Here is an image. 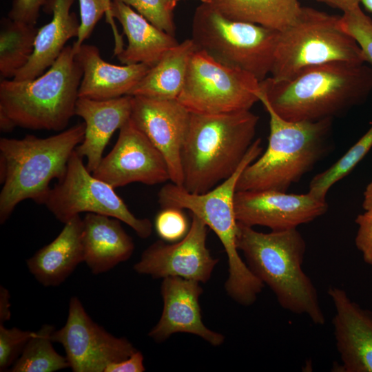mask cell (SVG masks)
<instances>
[{
    "instance_id": "30",
    "label": "cell",
    "mask_w": 372,
    "mask_h": 372,
    "mask_svg": "<svg viewBox=\"0 0 372 372\" xmlns=\"http://www.w3.org/2000/svg\"><path fill=\"white\" fill-rule=\"evenodd\" d=\"M130 6L159 29L175 36L174 10L171 0H115Z\"/></svg>"
},
{
    "instance_id": "32",
    "label": "cell",
    "mask_w": 372,
    "mask_h": 372,
    "mask_svg": "<svg viewBox=\"0 0 372 372\" xmlns=\"http://www.w3.org/2000/svg\"><path fill=\"white\" fill-rule=\"evenodd\" d=\"M81 21L76 41L72 47L75 52L93 31L96 24L105 14L114 33L118 31L114 21L110 18L108 9L102 0H79Z\"/></svg>"
},
{
    "instance_id": "11",
    "label": "cell",
    "mask_w": 372,
    "mask_h": 372,
    "mask_svg": "<svg viewBox=\"0 0 372 372\" xmlns=\"http://www.w3.org/2000/svg\"><path fill=\"white\" fill-rule=\"evenodd\" d=\"M74 150L63 178L50 189L44 205L63 223L83 212L119 219L141 238H148L152 224L130 211L125 202L108 183L95 177Z\"/></svg>"
},
{
    "instance_id": "22",
    "label": "cell",
    "mask_w": 372,
    "mask_h": 372,
    "mask_svg": "<svg viewBox=\"0 0 372 372\" xmlns=\"http://www.w3.org/2000/svg\"><path fill=\"white\" fill-rule=\"evenodd\" d=\"M121 222L94 213H87L83 218L84 262L92 273L107 272L132 256L134 244Z\"/></svg>"
},
{
    "instance_id": "43",
    "label": "cell",
    "mask_w": 372,
    "mask_h": 372,
    "mask_svg": "<svg viewBox=\"0 0 372 372\" xmlns=\"http://www.w3.org/2000/svg\"><path fill=\"white\" fill-rule=\"evenodd\" d=\"M102 1L105 3V6H107V8L108 9L110 18L112 20H114V17H112V12H111L112 0H102Z\"/></svg>"
},
{
    "instance_id": "4",
    "label": "cell",
    "mask_w": 372,
    "mask_h": 372,
    "mask_svg": "<svg viewBox=\"0 0 372 372\" xmlns=\"http://www.w3.org/2000/svg\"><path fill=\"white\" fill-rule=\"evenodd\" d=\"M258 121L250 110L191 113L181 153L183 187L204 193L231 176L254 141Z\"/></svg>"
},
{
    "instance_id": "2",
    "label": "cell",
    "mask_w": 372,
    "mask_h": 372,
    "mask_svg": "<svg viewBox=\"0 0 372 372\" xmlns=\"http://www.w3.org/2000/svg\"><path fill=\"white\" fill-rule=\"evenodd\" d=\"M236 244L249 269L284 309L324 324L317 289L302 269L306 242L297 228L262 233L238 222Z\"/></svg>"
},
{
    "instance_id": "40",
    "label": "cell",
    "mask_w": 372,
    "mask_h": 372,
    "mask_svg": "<svg viewBox=\"0 0 372 372\" xmlns=\"http://www.w3.org/2000/svg\"><path fill=\"white\" fill-rule=\"evenodd\" d=\"M15 127L16 124L13 120L1 109H0V130L3 132H10Z\"/></svg>"
},
{
    "instance_id": "19",
    "label": "cell",
    "mask_w": 372,
    "mask_h": 372,
    "mask_svg": "<svg viewBox=\"0 0 372 372\" xmlns=\"http://www.w3.org/2000/svg\"><path fill=\"white\" fill-rule=\"evenodd\" d=\"M132 101L133 96L130 95L106 100L77 99L74 114L83 119L85 134L75 150L87 158L86 167L90 172L100 164L114 132L130 119Z\"/></svg>"
},
{
    "instance_id": "5",
    "label": "cell",
    "mask_w": 372,
    "mask_h": 372,
    "mask_svg": "<svg viewBox=\"0 0 372 372\" xmlns=\"http://www.w3.org/2000/svg\"><path fill=\"white\" fill-rule=\"evenodd\" d=\"M262 152L261 139L257 138L236 172L208 192L192 193L171 182L162 187L158 194V201L162 208L188 209L215 232L227 256L229 274L225 289L231 298L244 306L254 303L265 285L239 255L234 198L240 176Z\"/></svg>"
},
{
    "instance_id": "24",
    "label": "cell",
    "mask_w": 372,
    "mask_h": 372,
    "mask_svg": "<svg viewBox=\"0 0 372 372\" xmlns=\"http://www.w3.org/2000/svg\"><path fill=\"white\" fill-rule=\"evenodd\" d=\"M111 12L127 39V45L116 55L124 65L143 63L152 68L179 44L175 36L159 29L123 2L112 0Z\"/></svg>"
},
{
    "instance_id": "36",
    "label": "cell",
    "mask_w": 372,
    "mask_h": 372,
    "mask_svg": "<svg viewBox=\"0 0 372 372\" xmlns=\"http://www.w3.org/2000/svg\"><path fill=\"white\" fill-rule=\"evenodd\" d=\"M47 0H13L8 12L10 19L35 25L39 16V10Z\"/></svg>"
},
{
    "instance_id": "44",
    "label": "cell",
    "mask_w": 372,
    "mask_h": 372,
    "mask_svg": "<svg viewBox=\"0 0 372 372\" xmlns=\"http://www.w3.org/2000/svg\"><path fill=\"white\" fill-rule=\"evenodd\" d=\"M172 2H174V3L177 4V3L180 1H183V0H171Z\"/></svg>"
},
{
    "instance_id": "14",
    "label": "cell",
    "mask_w": 372,
    "mask_h": 372,
    "mask_svg": "<svg viewBox=\"0 0 372 372\" xmlns=\"http://www.w3.org/2000/svg\"><path fill=\"white\" fill-rule=\"evenodd\" d=\"M92 174L114 189L132 183L154 185L170 181L164 157L131 118Z\"/></svg>"
},
{
    "instance_id": "42",
    "label": "cell",
    "mask_w": 372,
    "mask_h": 372,
    "mask_svg": "<svg viewBox=\"0 0 372 372\" xmlns=\"http://www.w3.org/2000/svg\"><path fill=\"white\" fill-rule=\"evenodd\" d=\"M360 3L367 11L372 12V0H361Z\"/></svg>"
},
{
    "instance_id": "16",
    "label": "cell",
    "mask_w": 372,
    "mask_h": 372,
    "mask_svg": "<svg viewBox=\"0 0 372 372\" xmlns=\"http://www.w3.org/2000/svg\"><path fill=\"white\" fill-rule=\"evenodd\" d=\"M191 112L177 100L133 96L131 120L164 157L170 181L183 186V147Z\"/></svg>"
},
{
    "instance_id": "12",
    "label": "cell",
    "mask_w": 372,
    "mask_h": 372,
    "mask_svg": "<svg viewBox=\"0 0 372 372\" xmlns=\"http://www.w3.org/2000/svg\"><path fill=\"white\" fill-rule=\"evenodd\" d=\"M51 338L63 346L74 372H104L110 364L137 351L127 338L116 337L96 323L76 296L70 300L65 325Z\"/></svg>"
},
{
    "instance_id": "35",
    "label": "cell",
    "mask_w": 372,
    "mask_h": 372,
    "mask_svg": "<svg viewBox=\"0 0 372 372\" xmlns=\"http://www.w3.org/2000/svg\"><path fill=\"white\" fill-rule=\"evenodd\" d=\"M358 226L355 243L364 261L372 266V209L365 210L355 220Z\"/></svg>"
},
{
    "instance_id": "41",
    "label": "cell",
    "mask_w": 372,
    "mask_h": 372,
    "mask_svg": "<svg viewBox=\"0 0 372 372\" xmlns=\"http://www.w3.org/2000/svg\"><path fill=\"white\" fill-rule=\"evenodd\" d=\"M362 207L364 210L372 209V180L366 186L364 192Z\"/></svg>"
},
{
    "instance_id": "17",
    "label": "cell",
    "mask_w": 372,
    "mask_h": 372,
    "mask_svg": "<svg viewBox=\"0 0 372 372\" xmlns=\"http://www.w3.org/2000/svg\"><path fill=\"white\" fill-rule=\"evenodd\" d=\"M200 282L180 277L163 278L161 293L163 301L161 316L148 336L162 342L176 333L196 335L214 347L222 344L225 336L207 328L203 322L199 297Z\"/></svg>"
},
{
    "instance_id": "31",
    "label": "cell",
    "mask_w": 372,
    "mask_h": 372,
    "mask_svg": "<svg viewBox=\"0 0 372 372\" xmlns=\"http://www.w3.org/2000/svg\"><path fill=\"white\" fill-rule=\"evenodd\" d=\"M341 28L356 41L365 62L372 65V19L364 14L360 6L343 12Z\"/></svg>"
},
{
    "instance_id": "21",
    "label": "cell",
    "mask_w": 372,
    "mask_h": 372,
    "mask_svg": "<svg viewBox=\"0 0 372 372\" xmlns=\"http://www.w3.org/2000/svg\"><path fill=\"white\" fill-rule=\"evenodd\" d=\"M64 225L52 242L26 260L30 273L46 287L59 286L84 262L83 219L77 215Z\"/></svg>"
},
{
    "instance_id": "29",
    "label": "cell",
    "mask_w": 372,
    "mask_h": 372,
    "mask_svg": "<svg viewBox=\"0 0 372 372\" xmlns=\"http://www.w3.org/2000/svg\"><path fill=\"white\" fill-rule=\"evenodd\" d=\"M371 147L372 125L337 161L311 179L308 193L318 200H326V196L330 188L347 176Z\"/></svg>"
},
{
    "instance_id": "8",
    "label": "cell",
    "mask_w": 372,
    "mask_h": 372,
    "mask_svg": "<svg viewBox=\"0 0 372 372\" xmlns=\"http://www.w3.org/2000/svg\"><path fill=\"white\" fill-rule=\"evenodd\" d=\"M340 17L302 7L297 20L279 31L271 78L291 79L306 68L333 61L366 63L356 41L340 26Z\"/></svg>"
},
{
    "instance_id": "6",
    "label": "cell",
    "mask_w": 372,
    "mask_h": 372,
    "mask_svg": "<svg viewBox=\"0 0 372 372\" xmlns=\"http://www.w3.org/2000/svg\"><path fill=\"white\" fill-rule=\"evenodd\" d=\"M84 134L85 124L81 123L47 138L31 134L21 139L1 138L0 161L6 166L0 192L1 225L24 200L44 204L51 180L63 178L69 159Z\"/></svg>"
},
{
    "instance_id": "10",
    "label": "cell",
    "mask_w": 372,
    "mask_h": 372,
    "mask_svg": "<svg viewBox=\"0 0 372 372\" xmlns=\"http://www.w3.org/2000/svg\"><path fill=\"white\" fill-rule=\"evenodd\" d=\"M260 81L223 65L203 50L192 53L177 101L191 113L225 114L250 110L259 101Z\"/></svg>"
},
{
    "instance_id": "37",
    "label": "cell",
    "mask_w": 372,
    "mask_h": 372,
    "mask_svg": "<svg viewBox=\"0 0 372 372\" xmlns=\"http://www.w3.org/2000/svg\"><path fill=\"white\" fill-rule=\"evenodd\" d=\"M143 355L138 350L128 358L108 365L104 372H143L145 371Z\"/></svg>"
},
{
    "instance_id": "28",
    "label": "cell",
    "mask_w": 372,
    "mask_h": 372,
    "mask_svg": "<svg viewBox=\"0 0 372 372\" xmlns=\"http://www.w3.org/2000/svg\"><path fill=\"white\" fill-rule=\"evenodd\" d=\"M52 324H43L34 331L21 354L10 369L12 372H54L70 368L66 356L59 354L52 346Z\"/></svg>"
},
{
    "instance_id": "25",
    "label": "cell",
    "mask_w": 372,
    "mask_h": 372,
    "mask_svg": "<svg viewBox=\"0 0 372 372\" xmlns=\"http://www.w3.org/2000/svg\"><path fill=\"white\" fill-rule=\"evenodd\" d=\"M196 50L192 39H185L170 49L128 95L176 100L184 85L190 57Z\"/></svg>"
},
{
    "instance_id": "3",
    "label": "cell",
    "mask_w": 372,
    "mask_h": 372,
    "mask_svg": "<svg viewBox=\"0 0 372 372\" xmlns=\"http://www.w3.org/2000/svg\"><path fill=\"white\" fill-rule=\"evenodd\" d=\"M258 98L269 116L268 145L243 170L236 191L287 192L329 153L333 119L290 121L272 109L261 89Z\"/></svg>"
},
{
    "instance_id": "38",
    "label": "cell",
    "mask_w": 372,
    "mask_h": 372,
    "mask_svg": "<svg viewBox=\"0 0 372 372\" xmlns=\"http://www.w3.org/2000/svg\"><path fill=\"white\" fill-rule=\"evenodd\" d=\"M10 296L9 291L4 287H0V324L9 320L11 317Z\"/></svg>"
},
{
    "instance_id": "23",
    "label": "cell",
    "mask_w": 372,
    "mask_h": 372,
    "mask_svg": "<svg viewBox=\"0 0 372 372\" xmlns=\"http://www.w3.org/2000/svg\"><path fill=\"white\" fill-rule=\"evenodd\" d=\"M74 0H47L44 10L52 13V20L38 29L33 53L28 63L13 79H34L41 75L58 59L66 42L77 37L80 23L70 8Z\"/></svg>"
},
{
    "instance_id": "18",
    "label": "cell",
    "mask_w": 372,
    "mask_h": 372,
    "mask_svg": "<svg viewBox=\"0 0 372 372\" xmlns=\"http://www.w3.org/2000/svg\"><path fill=\"white\" fill-rule=\"evenodd\" d=\"M327 293L335 307L333 332L342 362L333 369L372 372V311L351 300L342 288L329 287Z\"/></svg>"
},
{
    "instance_id": "1",
    "label": "cell",
    "mask_w": 372,
    "mask_h": 372,
    "mask_svg": "<svg viewBox=\"0 0 372 372\" xmlns=\"http://www.w3.org/2000/svg\"><path fill=\"white\" fill-rule=\"evenodd\" d=\"M260 87L272 109L286 120L333 119L366 101L372 92V68L365 63L329 62L287 81L267 77Z\"/></svg>"
},
{
    "instance_id": "34",
    "label": "cell",
    "mask_w": 372,
    "mask_h": 372,
    "mask_svg": "<svg viewBox=\"0 0 372 372\" xmlns=\"http://www.w3.org/2000/svg\"><path fill=\"white\" fill-rule=\"evenodd\" d=\"M189 227L183 209L175 207L162 208L154 221L158 236L169 242H175L184 238Z\"/></svg>"
},
{
    "instance_id": "45",
    "label": "cell",
    "mask_w": 372,
    "mask_h": 372,
    "mask_svg": "<svg viewBox=\"0 0 372 372\" xmlns=\"http://www.w3.org/2000/svg\"><path fill=\"white\" fill-rule=\"evenodd\" d=\"M201 1V3H207V0H200Z\"/></svg>"
},
{
    "instance_id": "33",
    "label": "cell",
    "mask_w": 372,
    "mask_h": 372,
    "mask_svg": "<svg viewBox=\"0 0 372 372\" xmlns=\"http://www.w3.org/2000/svg\"><path fill=\"white\" fill-rule=\"evenodd\" d=\"M33 333L17 327L8 329L0 324V371L12 367Z\"/></svg>"
},
{
    "instance_id": "20",
    "label": "cell",
    "mask_w": 372,
    "mask_h": 372,
    "mask_svg": "<svg viewBox=\"0 0 372 372\" xmlns=\"http://www.w3.org/2000/svg\"><path fill=\"white\" fill-rule=\"evenodd\" d=\"M74 53L83 71L79 98L106 100L128 95L151 68L143 63L106 62L93 45L83 43Z\"/></svg>"
},
{
    "instance_id": "15",
    "label": "cell",
    "mask_w": 372,
    "mask_h": 372,
    "mask_svg": "<svg viewBox=\"0 0 372 372\" xmlns=\"http://www.w3.org/2000/svg\"><path fill=\"white\" fill-rule=\"evenodd\" d=\"M234 209L238 223L283 231L296 229L324 215L328 204L308 192L296 194L273 190L236 191Z\"/></svg>"
},
{
    "instance_id": "13",
    "label": "cell",
    "mask_w": 372,
    "mask_h": 372,
    "mask_svg": "<svg viewBox=\"0 0 372 372\" xmlns=\"http://www.w3.org/2000/svg\"><path fill=\"white\" fill-rule=\"evenodd\" d=\"M207 225L192 214L187 234L181 240H158L149 246L134 264V270L154 278L180 277L205 283L218 262L207 247Z\"/></svg>"
},
{
    "instance_id": "9",
    "label": "cell",
    "mask_w": 372,
    "mask_h": 372,
    "mask_svg": "<svg viewBox=\"0 0 372 372\" xmlns=\"http://www.w3.org/2000/svg\"><path fill=\"white\" fill-rule=\"evenodd\" d=\"M192 39L219 63L247 72L259 81L272 68L279 31L227 18L207 3L194 12Z\"/></svg>"
},
{
    "instance_id": "39",
    "label": "cell",
    "mask_w": 372,
    "mask_h": 372,
    "mask_svg": "<svg viewBox=\"0 0 372 372\" xmlns=\"http://www.w3.org/2000/svg\"><path fill=\"white\" fill-rule=\"evenodd\" d=\"M318 1L324 2L344 12L357 6H359L361 0H318Z\"/></svg>"
},
{
    "instance_id": "27",
    "label": "cell",
    "mask_w": 372,
    "mask_h": 372,
    "mask_svg": "<svg viewBox=\"0 0 372 372\" xmlns=\"http://www.w3.org/2000/svg\"><path fill=\"white\" fill-rule=\"evenodd\" d=\"M38 29L34 25L8 18L1 21V79L14 78L29 61Z\"/></svg>"
},
{
    "instance_id": "26",
    "label": "cell",
    "mask_w": 372,
    "mask_h": 372,
    "mask_svg": "<svg viewBox=\"0 0 372 372\" xmlns=\"http://www.w3.org/2000/svg\"><path fill=\"white\" fill-rule=\"evenodd\" d=\"M207 3L228 19L282 31L298 18V0H207Z\"/></svg>"
},
{
    "instance_id": "7",
    "label": "cell",
    "mask_w": 372,
    "mask_h": 372,
    "mask_svg": "<svg viewBox=\"0 0 372 372\" xmlns=\"http://www.w3.org/2000/svg\"><path fill=\"white\" fill-rule=\"evenodd\" d=\"M82 76L73 47L67 45L39 76L29 80L2 79L0 109L17 126L62 131L75 115Z\"/></svg>"
}]
</instances>
